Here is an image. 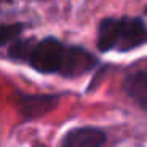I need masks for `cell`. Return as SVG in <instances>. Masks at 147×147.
Wrapping results in <instances>:
<instances>
[{
  "mask_svg": "<svg viewBox=\"0 0 147 147\" xmlns=\"http://www.w3.org/2000/svg\"><path fill=\"white\" fill-rule=\"evenodd\" d=\"M52 105H54V98H51V96H32V98H27L26 101H24V112H27V114H36V106H38V109L41 112L48 111V109L52 108Z\"/></svg>",
  "mask_w": 147,
  "mask_h": 147,
  "instance_id": "7",
  "label": "cell"
},
{
  "mask_svg": "<svg viewBox=\"0 0 147 147\" xmlns=\"http://www.w3.org/2000/svg\"><path fill=\"white\" fill-rule=\"evenodd\" d=\"M146 14H147V7H146Z\"/></svg>",
  "mask_w": 147,
  "mask_h": 147,
  "instance_id": "10",
  "label": "cell"
},
{
  "mask_svg": "<svg viewBox=\"0 0 147 147\" xmlns=\"http://www.w3.org/2000/svg\"><path fill=\"white\" fill-rule=\"evenodd\" d=\"M33 48L30 46L29 40H22V38H18L11 43L10 49H8V54L10 57L13 59H30L32 55Z\"/></svg>",
  "mask_w": 147,
  "mask_h": 147,
  "instance_id": "8",
  "label": "cell"
},
{
  "mask_svg": "<svg viewBox=\"0 0 147 147\" xmlns=\"http://www.w3.org/2000/svg\"><path fill=\"white\" fill-rule=\"evenodd\" d=\"M93 67V57L81 48H68L65 63L60 73L63 76H76Z\"/></svg>",
  "mask_w": 147,
  "mask_h": 147,
  "instance_id": "4",
  "label": "cell"
},
{
  "mask_svg": "<svg viewBox=\"0 0 147 147\" xmlns=\"http://www.w3.org/2000/svg\"><path fill=\"white\" fill-rule=\"evenodd\" d=\"M123 90L136 105L147 109V71H133L127 74Z\"/></svg>",
  "mask_w": 147,
  "mask_h": 147,
  "instance_id": "5",
  "label": "cell"
},
{
  "mask_svg": "<svg viewBox=\"0 0 147 147\" xmlns=\"http://www.w3.org/2000/svg\"><path fill=\"white\" fill-rule=\"evenodd\" d=\"M22 26L21 24H10V26H0V46L11 40H18L16 36L21 33Z\"/></svg>",
  "mask_w": 147,
  "mask_h": 147,
  "instance_id": "9",
  "label": "cell"
},
{
  "mask_svg": "<svg viewBox=\"0 0 147 147\" xmlns=\"http://www.w3.org/2000/svg\"><path fill=\"white\" fill-rule=\"evenodd\" d=\"M106 142V134L93 127L73 128L65 134L62 147H101Z\"/></svg>",
  "mask_w": 147,
  "mask_h": 147,
  "instance_id": "3",
  "label": "cell"
},
{
  "mask_svg": "<svg viewBox=\"0 0 147 147\" xmlns=\"http://www.w3.org/2000/svg\"><path fill=\"white\" fill-rule=\"evenodd\" d=\"M119 40V19L117 18H106L101 21L98 29V40L96 46L101 52L111 51L117 46Z\"/></svg>",
  "mask_w": 147,
  "mask_h": 147,
  "instance_id": "6",
  "label": "cell"
},
{
  "mask_svg": "<svg viewBox=\"0 0 147 147\" xmlns=\"http://www.w3.org/2000/svg\"><path fill=\"white\" fill-rule=\"evenodd\" d=\"M65 57H67V49L63 48V45L59 40L49 36L33 46L29 62L36 71L49 74L55 73V71H62Z\"/></svg>",
  "mask_w": 147,
  "mask_h": 147,
  "instance_id": "1",
  "label": "cell"
},
{
  "mask_svg": "<svg viewBox=\"0 0 147 147\" xmlns=\"http://www.w3.org/2000/svg\"><path fill=\"white\" fill-rule=\"evenodd\" d=\"M147 43V26L139 18H119V40L115 48L127 52Z\"/></svg>",
  "mask_w": 147,
  "mask_h": 147,
  "instance_id": "2",
  "label": "cell"
}]
</instances>
